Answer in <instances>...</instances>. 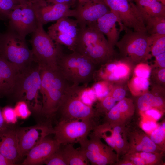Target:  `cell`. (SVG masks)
Returning a JSON list of instances; mask_svg holds the SVG:
<instances>
[{
    "label": "cell",
    "instance_id": "cell-1",
    "mask_svg": "<svg viewBox=\"0 0 165 165\" xmlns=\"http://www.w3.org/2000/svg\"><path fill=\"white\" fill-rule=\"evenodd\" d=\"M113 48L98 29L96 21L79 27L74 52L86 57L98 66L112 60Z\"/></svg>",
    "mask_w": 165,
    "mask_h": 165
},
{
    "label": "cell",
    "instance_id": "cell-2",
    "mask_svg": "<svg viewBox=\"0 0 165 165\" xmlns=\"http://www.w3.org/2000/svg\"><path fill=\"white\" fill-rule=\"evenodd\" d=\"M41 113L47 116L57 112L66 93L73 85L58 67L40 68Z\"/></svg>",
    "mask_w": 165,
    "mask_h": 165
},
{
    "label": "cell",
    "instance_id": "cell-3",
    "mask_svg": "<svg viewBox=\"0 0 165 165\" xmlns=\"http://www.w3.org/2000/svg\"><path fill=\"white\" fill-rule=\"evenodd\" d=\"M41 84L40 68L35 61L25 70L19 72L15 86L9 95L25 102L31 110L41 113L39 100Z\"/></svg>",
    "mask_w": 165,
    "mask_h": 165
},
{
    "label": "cell",
    "instance_id": "cell-4",
    "mask_svg": "<svg viewBox=\"0 0 165 165\" xmlns=\"http://www.w3.org/2000/svg\"><path fill=\"white\" fill-rule=\"evenodd\" d=\"M57 66L66 79L74 85H87L94 79L97 66L86 57L76 52L61 54Z\"/></svg>",
    "mask_w": 165,
    "mask_h": 165
},
{
    "label": "cell",
    "instance_id": "cell-5",
    "mask_svg": "<svg viewBox=\"0 0 165 165\" xmlns=\"http://www.w3.org/2000/svg\"><path fill=\"white\" fill-rule=\"evenodd\" d=\"M0 55L19 72L27 69L34 61L32 52L25 39L9 29L1 34Z\"/></svg>",
    "mask_w": 165,
    "mask_h": 165
},
{
    "label": "cell",
    "instance_id": "cell-6",
    "mask_svg": "<svg viewBox=\"0 0 165 165\" xmlns=\"http://www.w3.org/2000/svg\"><path fill=\"white\" fill-rule=\"evenodd\" d=\"M43 25L38 22L30 40L34 60L40 68H55L63 50L61 45L55 43L45 31Z\"/></svg>",
    "mask_w": 165,
    "mask_h": 165
},
{
    "label": "cell",
    "instance_id": "cell-7",
    "mask_svg": "<svg viewBox=\"0 0 165 165\" xmlns=\"http://www.w3.org/2000/svg\"><path fill=\"white\" fill-rule=\"evenodd\" d=\"M151 41L150 36L146 33L128 30L116 45L126 61L138 64L151 56Z\"/></svg>",
    "mask_w": 165,
    "mask_h": 165
},
{
    "label": "cell",
    "instance_id": "cell-8",
    "mask_svg": "<svg viewBox=\"0 0 165 165\" xmlns=\"http://www.w3.org/2000/svg\"><path fill=\"white\" fill-rule=\"evenodd\" d=\"M81 87L73 85L66 93L57 112L61 115V120L94 119L97 116L92 106L82 101Z\"/></svg>",
    "mask_w": 165,
    "mask_h": 165
},
{
    "label": "cell",
    "instance_id": "cell-9",
    "mask_svg": "<svg viewBox=\"0 0 165 165\" xmlns=\"http://www.w3.org/2000/svg\"><path fill=\"white\" fill-rule=\"evenodd\" d=\"M96 127L94 119L60 120L53 129V133L54 139L61 145L81 144L88 139Z\"/></svg>",
    "mask_w": 165,
    "mask_h": 165
},
{
    "label": "cell",
    "instance_id": "cell-10",
    "mask_svg": "<svg viewBox=\"0 0 165 165\" xmlns=\"http://www.w3.org/2000/svg\"><path fill=\"white\" fill-rule=\"evenodd\" d=\"M110 11L116 13L119 20L120 31L132 29L147 33L140 12L131 0H103Z\"/></svg>",
    "mask_w": 165,
    "mask_h": 165
},
{
    "label": "cell",
    "instance_id": "cell-11",
    "mask_svg": "<svg viewBox=\"0 0 165 165\" xmlns=\"http://www.w3.org/2000/svg\"><path fill=\"white\" fill-rule=\"evenodd\" d=\"M7 20L8 29L24 39L35 30L38 24L33 3L29 2L17 5L10 12Z\"/></svg>",
    "mask_w": 165,
    "mask_h": 165
},
{
    "label": "cell",
    "instance_id": "cell-12",
    "mask_svg": "<svg viewBox=\"0 0 165 165\" xmlns=\"http://www.w3.org/2000/svg\"><path fill=\"white\" fill-rule=\"evenodd\" d=\"M80 145V149L92 165L111 164L117 160V155L112 148L103 143L101 138L93 133L90 139H87Z\"/></svg>",
    "mask_w": 165,
    "mask_h": 165
},
{
    "label": "cell",
    "instance_id": "cell-13",
    "mask_svg": "<svg viewBox=\"0 0 165 165\" xmlns=\"http://www.w3.org/2000/svg\"><path fill=\"white\" fill-rule=\"evenodd\" d=\"M48 30L47 33L55 43L74 51L79 30L76 19L62 18L49 26Z\"/></svg>",
    "mask_w": 165,
    "mask_h": 165
},
{
    "label": "cell",
    "instance_id": "cell-14",
    "mask_svg": "<svg viewBox=\"0 0 165 165\" xmlns=\"http://www.w3.org/2000/svg\"><path fill=\"white\" fill-rule=\"evenodd\" d=\"M32 3L38 22L43 25L63 17L75 16V9L66 5L49 4L45 0Z\"/></svg>",
    "mask_w": 165,
    "mask_h": 165
},
{
    "label": "cell",
    "instance_id": "cell-15",
    "mask_svg": "<svg viewBox=\"0 0 165 165\" xmlns=\"http://www.w3.org/2000/svg\"><path fill=\"white\" fill-rule=\"evenodd\" d=\"M75 9V18L80 28L88 23L96 21L110 11L103 0H86L78 2Z\"/></svg>",
    "mask_w": 165,
    "mask_h": 165
},
{
    "label": "cell",
    "instance_id": "cell-16",
    "mask_svg": "<svg viewBox=\"0 0 165 165\" xmlns=\"http://www.w3.org/2000/svg\"><path fill=\"white\" fill-rule=\"evenodd\" d=\"M21 158L39 143L53 129L44 125H38L17 130Z\"/></svg>",
    "mask_w": 165,
    "mask_h": 165
},
{
    "label": "cell",
    "instance_id": "cell-17",
    "mask_svg": "<svg viewBox=\"0 0 165 165\" xmlns=\"http://www.w3.org/2000/svg\"><path fill=\"white\" fill-rule=\"evenodd\" d=\"M60 146L55 139L46 137L29 151L22 164L35 165L44 163L50 156L60 148Z\"/></svg>",
    "mask_w": 165,
    "mask_h": 165
},
{
    "label": "cell",
    "instance_id": "cell-18",
    "mask_svg": "<svg viewBox=\"0 0 165 165\" xmlns=\"http://www.w3.org/2000/svg\"><path fill=\"white\" fill-rule=\"evenodd\" d=\"M0 153L14 165L21 159L17 130L0 132Z\"/></svg>",
    "mask_w": 165,
    "mask_h": 165
},
{
    "label": "cell",
    "instance_id": "cell-19",
    "mask_svg": "<svg viewBox=\"0 0 165 165\" xmlns=\"http://www.w3.org/2000/svg\"><path fill=\"white\" fill-rule=\"evenodd\" d=\"M134 112V105L132 100L125 97L106 113V123L112 125H124Z\"/></svg>",
    "mask_w": 165,
    "mask_h": 165
},
{
    "label": "cell",
    "instance_id": "cell-20",
    "mask_svg": "<svg viewBox=\"0 0 165 165\" xmlns=\"http://www.w3.org/2000/svg\"><path fill=\"white\" fill-rule=\"evenodd\" d=\"M18 71L0 55V96H9L15 86Z\"/></svg>",
    "mask_w": 165,
    "mask_h": 165
},
{
    "label": "cell",
    "instance_id": "cell-21",
    "mask_svg": "<svg viewBox=\"0 0 165 165\" xmlns=\"http://www.w3.org/2000/svg\"><path fill=\"white\" fill-rule=\"evenodd\" d=\"M130 137L129 150L126 154L141 152L162 153L163 151L142 131L134 132Z\"/></svg>",
    "mask_w": 165,
    "mask_h": 165
},
{
    "label": "cell",
    "instance_id": "cell-22",
    "mask_svg": "<svg viewBox=\"0 0 165 165\" xmlns=\"http://www.w3.org/2000/svg\"><path fill=\"white\" fill-rule=\"evenodd\" d=\"M116 23L119 24L118 16L110 11L96 21L98 29L106 35L108 43L113 47L116 45L119 38V32L116 27Z\"/></svg>",
    "mask_w": 165,
    "mask_h": 165
},
{
    "label": "cell",
    "instance_id": "cell-23",
    "mask_svg": "<svg viewBox=\"0 0 165 165\" xmlns=\"http://www.w3.org/2000/svg\"><path fill=\"white\" fill-rule=\"evenodd\" d=\"M141 13L144 22L155 16H165V6L157 0H131Z\"/></svg>",
    "mask_w": 165,
    "mask_h": 165
},
{
    "label": "cell",
    "instance_id": "cell-24",
    "mask_svg": "<svg viewBox=\"0 0 165 165\" xmlns=\"http://www.w3.org/2000/svg\"><path fill=\"white\" fill-rule=\"evenodd\" d=\"M137 105L141 112L150 109L163 111L165 108V101L161 96L148 92L140 96L138 99Z\"/></svg>",
    "mask_w": 165,
    "mask_h": 165
},
{
    "label": "cell",
    "instance_id": "cell-25",
    "mask_svg": "<svg viewBox=\"0 0 165 165\" xmlns=\"http://www.w3.org/2000/svg\"><path fill=\"white\" fill-rule=\"evenodd\" d=\"M62 149L67 165H87L89 162L82 151L75 149L72 144L64 145Z\"/></svg>",
    "mask_w": 165,
    "mask_h": 165
},
{
    "label": "cell",
    "instance_id": "cell-26",
    "mask_svg": "<svg viewBox=\"0 0 165 165\" xmlns=\"http://www.w3.org/2000/svg\"><path fill=\"white\" fill-rule=\"evenodd\" d=\"M130 72V67L127 61L116 62L112 70L105 76L103 81L112 83L124 81L129 77Z\"/></svg>",
    "mask_w": 165,
    "mask_h": 165
},
{
    "label": "cell",
    "instance_id": "cell-27",
    "mask_svg": "<svg viewBox=\"0 0 165 165\" xmlns=\"http://www.w3.org/2000/svg\"><path fill=\"white\" fill-rule=\"evenodd\" d=\"M124 125H110L116 143V151L118 154L127 153L129 148V142L125 136Z\"/></svg>",
    "mask_w": 165,
    "mask_h": 165
},
{
    "label": "cell",
    "instance_id": "cell-28",
    "mask_svg": "<svg viewBox=\"0 0 165 165\" xmlns=\"http://www.w3.org/2000/svg\"><path fill=\"white\" fill-rule=\"evenodd\" d=\"M144 23L147 33L149 35H165V16L150 18Z\"/></svg>",
    "mask_w": 165,
    "mask_h": 165
},
{
    "label": "cell",
    "instance_id": "cell-29",
    "mask_svg": "<svg viewBox=\"0 0 165 165\" xmlns=\"http://www.w3.org/2000/svg\"><path fill=\"white\" fill-rule=\"evenodd\" d=\"M149 86V79L134 76L128 84L130 91L134 96H140L148 92Z\"/></svg>",
    "mask_w": 165,
    "mask_h": 165
},
{
    "label": "cell",
    "instance_id": "cell-30",
    "mask_svg": "<svg viewBox=\"0 0 165 165\" xmlns=\"http://www.w3.org/2000/svg\"><path fill=\"white\" fill-rule=\"evenodd\" d=\"M151 38L150 53L155 57L165 52V35H150Z\"/></svg>",
    "mask_w": 165,
    "mask_h": 165
},
{
    "label": "cell",
    "instance_id": "cell-31",
    "mask_svg": "<svg viewBox=\"0 0 165 165\" xmlns=\"http://www.w3.org/2000/svg\"><path fill=\"white\" fill-rule=\"evenodd\" d=\"M113 85L112 83L105 81H99L92 88L97 98L99 100L107 96L110 93Z\"/></svg>",
    "mask_w": 165,
    "mask_h": 165
},
{
    "label": "cell",
    "instance_id": "cell-32",
    "mask_svg": "<svg viewBox=\"0 0 165 165\" xmlns=\"http://www.w3.org/2000/svg\"><path fill=\"white\" fill-rule=\"evenodd\" d=\"M165 123L151 132L150 138L157 145L163 150L165 142Z\"/></svg>",
    "mask_w": 165,
    "mask_h": 165
},
{
    "label": "cell",
    "instance_id": "cell-33",
    "mask_svg": "<svg viewBox=\"0 0 165 165\" xmlns=\"http://www.w3.org/2000/svg\"><path fill=\"white\" fill-rule=\"evenodd\" d=\"M99 100V103L97 105L96 109L95 110L97 115L100 112L107 113L115 105L116 102L109 94Z\"/></svg>",
    "mask_w": 165,
    "mask_h": 165
},
{
    "label": "cell",
    "instance_id": "cell-34",
    "mask_svg": "<svg viewBox=\"0 0 165 165\" xmlns=\"http://www.w3.org/2000/svg\"><path fill=\"white\" fill-rule=\"evenodd\" d=\"M131 153H134L135 155L141 158L144 160L145 165H152L159 164L162 156V153L145 152Z\"/></svg>",
    "mask_w": 165,
    "mask_h": 165
},
{
    "label": "cell",
    "instance_id": "cell-35",
    "mask_svg": "<svg viewBox=\"0 0 165 165\" xmlns=\"http://www.w3.org/2000/svg\"><path fill=\"white\" fill-rule=\"evenodd\" d=\"M18 118L25 119L31 114V111L27 103L24 101H17L14 108Z\"/></svg>",
    "mask_w": 165,
    "mask_h": 165
},
{
    "label": "cell",
    "instance_id": "cell-36",
    "mask_svg": "<svg viewBox=\"0 0 165 165\" xmlns=\"http://www.w3.org/2000/svg\"><path fill=\"white\" fill-rule=\"evenodd\" d=\"M19 4L14 0H0V8L2 13L1 19L7 20L10 12Z\"/></svg>",
    "mask_w": 165,
    "mask_h": 165
},
{
    "label": "cell",
    "instance_id": "cell-37",
    "mask_svg": "<svg viewBox=\"0 0 165 165\" xmlns=\"http://www.w3.org/2000/svg\"><path fill=\"white\" fill-rule=\"evenodd\" d=\"M151 68L147 64L141 62L137 64L134 70V76L149 79Z\"/></svg>",
    "mask_w": 165,
    "mask_h": 165
},
{
    "label": "cell",
    "instance_id": "cell-38",
    "mask_svg": "<svg viewBox=\"0 0 165 165\" xmlns=\"http://www.w3.org/2000/svg\"><path fill=\"white\" fill-rule=\"evenodd\" d=\"M2 115L6 123L7 124H14L17 120V116L14 108L7 106L2 109Z\"/></svg>",
    "mask_w": 165,
    "mask_h": 165
},
{
    "label": "cell",
    "instance_id": "cell-39",
    "mask_svg": "<svg viewBox=\"0 0 165 165\" xmlns=\"http://www.w3.org/2000/svg\"><path fill=\"white\" fill-rule=\"evenodd\" d=\"M44 163L47 165H67L62 149L60 148L50 156Z\"/></svg>",
    "mask_w": 165,
    "mask_h": 165
},
{
    "label": "cell",
    "instance_id": "cell-40",
    "mask_svg": "<svg viewBox=\"0 0 165 165\" xmlns=\"http://www.w3.org/2000/svg\"><path fill=\"white\" fill-rule=\"evenodd\" d=\"M126 91L124 88L120 86H113L108 94L116 101L119 102L125 98Z\"/></svg>",
    "mask_w": 165,
    "mask_h": 165
},
{
    "label": "cell",
    "instance_id": "cell-41",
    "mask_svg": "<svg viewBox=\"0 0 165 165\" xmlns=\"http://www.w3.org/2000/svg\"><path fill=\"white\" fill-rule=\"evenodd\" d=\"M162 112L157 109H150L141 112H144L146 116L151 117L154 119L157 120L161 117Z\"/></svg>",
    "mask_w": 165,
    "mask_h": 165
},
{
    "label": "cell",
    "instance_id": "cell-42",
    "mask_svg": "<svg viewBox=\"0 0 165 165\" xmlns=\"http://www.w3.org/2000/svg\"><path fill=\"white\" fill-rule=\"evenodd\" d=\"M156 123L152 121H146L142 123L141 128L146 132H152L158 127Z\"/></svg>",
    "mask_w": 165,
    "mask_h": 165
},
{
    "label": "cell",
    "instance_id": "cell-43",
    "mask_svg": "<svg viewBox=\"0 0 165 165\" xmlns=\"http://www.w3.org/2000/svg\"><path fill=\"white\" fill-rule=\"evenodd\" d=\"M49 4H61L68 6L71 8L75 4L77 0H45Z\"/></svg>",
    "mask_w": 165,
    "mask_h": 165
},
{
    "label": "cell",
    "instance_id": "cell-44",
    "mask_svg": "<svg viewBox=\"0 0 165 165\" xmlns=\"http://www.w3.org/2000/svg\"><path fill=\"white\" fill-rule=\"evenodd\" d=\"M155 64L160 68H165V52L155 57Z\"/></svg>",
    "mask_w": 165,
    "mask_h": 165
},
{
    "label": "cell",
    "instance_id": "cell-45",
    "mask_svg": "<svg viewBox=\"0 0 165 165\" xmlns=\"http://www.w3.org/2000/svg\"><path fill=\"white\" fill-rule=\"evenodd\" d=\"M157 79L160 82L164 83L165 82V68H160L157 73Z\"/></svg>",
    "mask_w": 165,
    "mask_h": 165
},
{
    "label": "cell",
    "instance_id": "cell-46",
    "mask_svg": "<svg viewBox=\"0 0 165 165\" xmlns=\"http://www.w3.org/2000/svg\"><path fill=\"white\" fill-rule=\"evenodd\" d=\"M7 124L2 115V109L0 107V132L4 131L8 129Z\"/></svg>",
    "mask_w": 165,
    "mask_h": 165
},
{
    "label": "cell",
    "instance_id": "cell-47",
    "mask_svg": "<svg viewBox=\"0 0 165 165\" xmlns=\"http://www.w3.org/2000/svg\"><path fill=\"white\" fill-rule=\"evenodd\" d=\"M14 164L0 153V165H13Z\"/></svg>",
    "mask_w": 165,
    "mask_h": 165
},
{
    "label": "cell",
    "instance_id": "cell-48",
    "mask_svg": "<svg viewBox=\"0 0 165 165\" xmlns=\"http://www.w3.org/2000/svg\"><path fill=\"white\" fill-rule=\"evenodd\" d=\"M19 4H22L28 2V0H14Z\"/></svg>",
    "mask_w": 165,
    "mask_h": 165
},
{
    "label": "cell",
    "instance_id": "cell-49",
    "mask_svg": "<svg viewBox=\"0 0 165 165\" xmlns=\"http://www.w3.org/2000/svg\"><path fill=\"white\" fill-rule=\"evenodd\" d=\"M40 0H28V2H29L31 3L36 2Z\"/></svg>",
    "mask_w": 165,
    "mask_h": 165
},
{
    "label": "cell",
    "instance_id": "cell-50",
    "mask_svg": "<svg viewBox=\"0 0 165 165\" xmlns=\"http://www.w3.org/2000/svg\"><path fill=\"white\" fill-rule=\"evenodd\" d=\"M157 1L161 2L165 6V0H157Z\"/></svg>",
    "mask_w": 165,
    "mask_h": 165
},
{
    "label": "cell",
    "instance_id": "cell-51",
    "mask_svg": "<svg viewBox=\"0 0 165 165\" xmlns=\"http://www.w3.org/2000/svg\"><path fill=\"white\" fill-rule=\"evenodd\" d=\"M2 17V12L0 8V19H1Z\"/></svg>",
    "mask_w": 165,
    "mask_h": 165
},
{
    "label": "cell",
    "instance_id": "cell-52",
    "mask_svg": "<svg viewBox=\"0 0 165 165\" xmlns=\"http://www.w3.org/2000/svg\"><path fill=\"white\" fill-rule=\"evenodd\" d=\"M86 0H78V2H81Z\"/></svg>",
    "mask_w": 165,
    "mask_h": 165
},
{
    "label": "cell",
    "instance_id": "cell-53",
    "mask_svg": "<svg viewBox=\"0 0 165 165\" xmlns=\"http://www.w3.org/2000/svg\"><path fill=\"white\" fill-rule=\"evenodd\" d=\"M1 34V33H0V36Z\"/></svg>",
    "mask_w": 165,
    "mask_h": 165
}]
</instances>
